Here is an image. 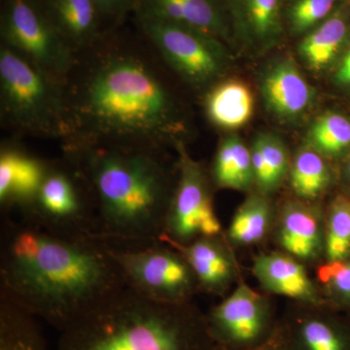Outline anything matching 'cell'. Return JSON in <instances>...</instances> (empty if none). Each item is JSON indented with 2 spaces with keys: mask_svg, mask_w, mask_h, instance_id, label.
Returning <instances> with one entry per match:
<instances>
[{
  "mask_svg": "<svg viewBox=\"0 0 350 350\" xmlns=\"http://www.w3.org/2000/svg\"><path fill=\"white\" fill-rule=\"evenodd\" d=\"M126 287L107 244L10 216L0 232V297L62 332Z\"/></svg>",
  "mask_w": 350,
  "mask_h": 350,
  "instance_id": "obj_1",
  "label": "cell"
},
{
  "mask_svg": "<svg viewBox=\"0 0 350 350\" xmlns=\"http://www.w3.org/2000/svg\"><path fill=\"white\" fill-rule=\"evenodd\" d=\"M66 84V151L96 145L163 149L185 144V124L162 78L137 52L94 53Z\"/></svg>",
  "mask_w": 350,
  "mask_h": 350,
  "instance_id": "obj_2",
  "label": "cell"
},
{
  "mask_svg": "<svg viewBox=\"0 0 350 350\" xmlns=\"http://www.w3.org/2000/svg\"><path fill=\"white\" fill-rule=\"evenodd\" d=\"M94 200L96 237L110 246L161 241L177 179L163 149L96 145L66 151Z\"/></svg>",
  "mask_w": 350,
  "mask_h": 350,
  "instance_id": "obj_3",
  "label": "cell"
},
{
  "mask_svg": "<svg viewBox=\"0 0 350 350\" xmlns=\"http://www.w3.org/2000/svg\"><path fill=\"white\" fill-rule=\"evenodd\" d=\"M57 350H219L194 301L169 304L125 287L59 332Z\"/></svg>",
  "mask_w": 350,
  "mask_h": 350,
  "instance_id": "obj_4",
  "label": "cell"
},
{
  "mask_svg": "<svg viewBox=\"0 0 350 350\" xmlns=\"http://www.w3.org/2000/svg\"><path fill=\"white\" fill-rule=\"evenodd\" d=\"M0 110L6 126L25 135L57 138L68 135L66 84L1 44Z\"/></svg>",
  "mask_w": 350,
  "mask_h": 350,
  "instance_id": "obj_5",
  "label": "cell"
},
{
  "mask_svg": "<svg viewBox=\"0 0 350 350\" xmlns=\"http://www.w3.org/2000/svg\"><path fill=\"white\" fill-rule=\"evenodd\" d=\"M21 220L71 238H98L94 200L84 175L72 161L48 165Z\"/></svg>",
  "mask_w": 350,
  "mask_h": 350,
  "instance_id": "obj_6",
  "label": "cell"
},
{
  "mask_svg": "<svg viewBox=\"0 0 350 350\" xmlns=\"http://www.w3.org/2000/svg\"><path fill=\"white\" fill-rule=\"evenodd\" d=\"M107 247L126 287L142 296L163 303L187 304L200 294L190 265L165 241Z\"/></svg>",
  "mask_w": 350,
  "mask_h": 350,
  "instance_id": "obj_7",
  "label": "cell"
},
{
  "mask_svg": "<svg viewBox=\"0 0 350 350\" xmlns=\"http://www.w3.org/2000/svg\"><path fill=\"white\" fill-rule=\"evenodd\" d=\"M0 33L3 45L66 84L78 55L53 24L43 0H5Z\"/></svg>",
  "mask_w": 350,
  "mask_h": 350,
  "instance_id": "obj_8",
  "label": "cell"
},
{
  "mask_svg": "<svg viewBox=\"0 0 350 350\" xmlns=\"http://www.w3.org/2000/svg\"><path fill=\"white\" fill-rule=\"evenodd\" d=\"M140 29L170 68L195 89L216 84L229 66L225 43L185 25L137 15Z\"/></svg>",
  "mask_w": 350,
  "mask_h": 350,
  "instance_id": "obj_9",
  "label": "cell"
},
{
  "mask_svg": "<svg viewBox=\"0 0 350 350\" xmlns=\"http://www.w3.org/2000/svg\"><path fill=\"white\" fill-rule=\"evenodd\" d=\"M177 179L161 241L187 244L224 231L214 206L209 170L189 153L186 144L175 147Z\"/></svg>",
  "mask_w": 350,
  "mask_h": 350,
  "instance_id": "obj_10",
  "label": "cell"
},
{
  "mask_svg": "<svg viewBox=\"0 0 350 350\" xmlns=\"http://www.w3.org/2000/svg\"><path fill=\"white\" fill-rule=\"evenodd\" d=\"M206 313L209 331L220 350H254L273 337L280 315L273 297L243 278Z\"/></svg>",
  "mask_w": 350,
  "mask_h": 350,
  "instance_id": "obj_11",
  "label": "cell"
},
{
  "mask_svg": "<svg viewBox=\"0 0 350 350\" xmlns=\"http://www.w3.org/2000/svg\"><path fill=\"white\" fill-rule=\"evenodd\" d=\"M324 206L283 196L269 243L314 269L325 261Z\"/></svg>",
  "mask_w": 350,
  "mask_h": 350,
  "instance_id": "obj_12",
  "label": "cell"
},
{
  "mask_svg": "<svg viewBox=\"0 0 350 350\" xmlns=\"http://www.w3.org/2000/svg\"><path fill=\"white\" fill-rule=\"evenodd\" d=\"M282 350H350V317L323 306L288 301L280 315Z\"/></svg>",
  "mask_w": 350,
  "mask_h": 350,
  "instance_id": "obj_13",
  "label": "cell"
},
{
  "mask_svg": "<svg viewBox=\"0 0 350 350\" xmlns=\"http://www.w3.org/2000/svg\"><path fill=\"white\" fill-rule=\"evenodd\" d=\"M250 271L260 290L269 296L282 297L299 305H326L310 268L282 251H260L253 257Z\"/></svg>",
  "mask_w": 350,
  "mask_h": 350,
  "instance_id": "obj_14",
  "label": "cell"
},
{
  "mask_svg": "<svg viewBox=\"0 0 350 350\" xmlns=\"http://www.w3.org/2000/svg\"><path fill=\"white\" fill-rule=\"evenodd\" d=\"M165 243L178 250L190 265L200 294L224 298L244 278L237 251L224 231L187 244Z\"/></svg>",
  "mask_w": 350,
  "mask_h": 350,
  "instance_id": "obj_15",
  "label": "cell"
},
{
  "mask_svg": "<svg viewBox=\"0 0 350 350\" xmlns=\"http://www.w3.org/2000/svg\"><path fill=\"white\" fill-rule=\"evenodd\" d=\"M259 87L269 111L282 121L301 118L314 103V90L292 57H280L266 66Z\"/></svg>",
  "mask_w": 350,
  "mask_h": 350,
  "instance_id": "obj_16",
  "label": "cell"
},
{
  "mask_svg": "<svg viewBox=\"0 0 350 350\" xmlns=\"http://www.w3.org/2000/svg\"><path fill=\"white\" fill-rule=\"evenodd\" d=\"M135 15L185 25L227 42L232 29L227 0H135Z\"/></svg>",
  "mask_w": 350,
  "mask_h": 350,
  "instance_id": "obj_17",
  "label": "cell"
},
{
  "mask_svg": "<svg viewBox=\"0 0 350 350\" xmlns=\"http://www.w3.org/2000/svg\"><path fill=\"white\" fill-rule=\"evenodd\" d=\"M227 8L232 31L252 52H267L282 42V0H227Z\"/></svg>",
  "mask_w": 350,
  "mask_h": 350,
  "instance_id": "obj_18",
  "label": "cell"
},
{
  "mask_svg": "<svg viewBox=\"0 0 350 350\" xmlns=\"http://www.w3.org/2000/svg\"><path fill=\"white\" fill-rule=\"evenodd\" d=\"M49 163L19 147L4 145L0 151V206L5 216L21 211L31 202Z\"/></svg>",
  "mask_w": 350,
  "mask_h": 350,
  "instance_id": "obj_19",
  "label": "cell"
},
{
  "mask_svg": "<svg viewBox=\"0 0 350 350\" xmlns=\"http://www.w3.org/2000/svg\"><path fill=\"white\" fill-rule=\"evenodd\" d=\"M285 187L296 199L325 204L338 188V165L303 144L292 154Z\"/></svg>",
  "mask_w": 350,
  "mask_h": 350,
  "instance_id": "obj_20",
  "label": "cell"
},
{
  "mask_svg": "<svg viewBox=\"0 0 350 350\" xmlns=\"http://www.w3.org/2000/svg\"><path fill=\"white\" fill-rule=\"evenodd\" d=\"M278 200L257 190L245 199L232 214L224 230L226 238L234 250L266 245L275 227Z\"/></svg>",
  "mask_w": 350,
  "mask_h": 350,
  "instance_id": "obj_21",
  "label": "cell"
},
{
  "mask_svg": "<svg viewBox=\"0 0 350 350\" xmlns=\"http://www.w3.org/2000/svg\"><path fill=\"white\" fill-rule=\"evenodd\" d=\"M53 24L76 54L100 39L101 18L94 0H43Z\"/></svg>",
  "mask_w": 350,
  "mask_h": 350,
  "instance_id": "obj_22",
  "label": "cell"
},
{
  "mask_svg": "<svg viewBox=\"0 0 350 350\" xmlns=\"http://www.w3.org/2000/svg\"><path fill=\"white\" fill-rule=\"evenodd\" d=\"M349 39L350 7L340 3L330 17L304 36L299 55L312 72H323L345 52Z\"/></svg>",
  "mask_w": 350,
  "mask_h": 350,
  "instance_id": "obj_23",
  "label": "cell"
},
{
  "mask_svg": "<svg viewBox=\"0 0 350 350\" xmlns=\"http://www.w3.org/2000/svg\"><path fill=\"white\" fill-rule=\"evenodd\" d=\"M209 174L215 189L237 191L245 195L254 190L250 145L236 133L226 135L219 142Z\"/></svg>",
  "mask_w": 350,
  "mask_h": 350,
  "instance_id": "obj_24",
  "label": "cell"
},
{
  "mask_svg": "<svg viewBox=\"0 0 350 350\" xmlns=\"http://www.w3.org/2000/svg\"><path fill=\"white\" fill-rule=\"evenodd\" d=\"M250 146L255 190L275 197L285 187L291 165V152L284 140L273 133H259Z\"/></svg>",
  "mask_w": 350,
  "mask_h": 350,
  "instance_id": "obj_25",
  "label": "cell"
},
{
  "mask_svg": "<svg viewBox=\"0 0 350 350\" xmlns=\"http://www.w3.org/2000/svg\"><path fill=\"white\" fill-rule=\"evenodd\" d=\"M214 85L206 98L208 119L224 130H238L246 125L254 112V96L250 88L239 80Z\"/></svg>",
  "mask_w": 350,
  "mask_h": 350,
  "instance_id": "obj_26",
  "label": "cell"
},
{
  "mask_svg": "<svg viewBox=\"0 0 350 350\" xmlns=\"http://www.w3.org/2000/svg\"><path fill=\"white\" fill-rule=\"evenodd\" d=\"M0 350H48L38 319L0 297Z\"/></svg>",
  "mask_w": 350,
  "mask_h": 350,
  "instance_id": "obj_27",
  "label": "cell"
},
{
  "mask_svg": "<svg viewBox=\"0 0 350 350\" xmlns=\"http://www.w3.org/2000/svg\"><path fill=\"white\" fill-rule=\"evenodd\" d=\"M304 144L340 165L350 156V118L342 113H323L312 122Z\"/></svg>",
  "mask_w": 350,
  "mask_h": 350,
  "instance_id": "obj_28",
  "label": "cell"
},
{
  "mask_svg": "<svg viewBox=\"0 0 350 350\" xmlns=\"http://www.w3.org/2000/svg\"><path fill=\"white\" fill-rule=\"evenodd\" d=\"M325 261L350 256V197L337 189L324 206Z\"/></svg>",
  "mask_w": 350,
  "mask_h": 350,
  "instance_id": "obj_29",
  "label": "cell"
},
{
  "mask_svg": "<svg viewBox=\"0 0 350 350\" xmlns=\"http://www.w3.org/2000/svg\"><path fill=\"white\" fill-rule=\"evenodd\" d=\"M314 271L326 305L350 317V256L322 262Z\"/></svg>",
  "mask_w": 350,
  "mask_h": 350,
  "instance_id": "obj_30",
  "label": "cell"
},
{
  "mask_svg": "<svg viewBox=\"0 0 350 350\" xmlns=\"http://www.w3.org/2000/svg\"><path fill=\"white\" fill-rule=\"evenodd\" d=\"M338 0H291L288 4L286 19L290 31L296 36L308 32L330 17L338 8ZM342 2V1H340Z\"/></svg>",
  "mask_w": 350,
  "mask_h": 350,
  "instance_id": "obj_31",
  "label": "cell"
},
{
  "mask_svg": "<svg viewBox=\"0 0 350 350\" xmlns=\"http://www.w3.org/2000/svg\"><path fill=\"white\" fill-rule=\"evenodd\" d=\"M135 0H94L101 18L119 19L133 7Z\"/></svg>",
  "mask_w": 350,
  "mask_h": 350,
  "instance_id": "obj_32",
  "label": "cell"
},
{
  "mask_svg": "<svg viewBox=\"0 0 350 350\" xmlns=\"http://www.w3.org/2000/svg\"><path fill=\"white\" fill-rule=\"evenodd\" d=\"M334 81L340 87L350 88V39L336 68Z\"/></svg>",
  "mask_w": 350,
  "mask_h": 350,
  "instance_id": "obj_33",
  "label": "cell"
},
{
  "mask_svg": "<svg viewBox=\"0 0 350 350\" xmlns=\"http://www.w3.org/2000/svg\"><path fill=\"white\" fill-rule=\"evenodd\" d=\"M338 189L350 197V156L338 165Z\"/></svg>",
  "mask_w": 350,
  "mask_h": 350,
  "instance_id": "obj_34",
  "label": "cell"
},
{
  "mask_svg": "<svg viewBox=\"0 0 350 350\" xmlns=\"http://www.w3.org/2000/svg\"><path fill=\"white\" fill-rule=\"evenodd\" d=\"M254 350H282V337H280V322H278V329H276L275 333L273 334V337L269 338L266 344L262 345V347H258V349Z\"/></svg>",
  "mask_w": 350,
  "mask_h": 350,
  "instance_id": "obj_35",
  "label": "cell"
}]
</instances>
